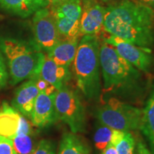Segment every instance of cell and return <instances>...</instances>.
Instances as JSON below:
<instances>
[{
	"label": "cell",
	"instance_id": "cell-28",
	"mask_svg": "<svg viewBox=\"0 0 154 154\" xmlns=\"http://www.w3.org/2000/svg\"><path fill=\"white\" fill-rule=\"evenodd\" d=\"M103 153L104 154H118L116 147L111 143L108 144L106 147L103 149Z\"/></svg>",
	"mask_w": 154,
	"mask_h": 154
},
{
	"label": "cell",
	"instance_id": "cell-1",
	"mask_svg": "<svg viewBox=\"0 0 154 154\" xmlns=\"http://www.w3.org/2000/svg\"><path fill=\"white\" fill-rule=\"evenodd\" d=\"M103 30L151 49L154 44V11L134 0H122L106 8Z\"/></svg>",
	"mask_w": 154,
	"mask_h": 154
},
{
	"label": "cell",
	"instance_id": "cell-13",
	"mask_svg": "<svg viewBox=\"0 0 154 154\" xmlns=\"http://www.w3.org/2000/svg\"><path fill=\"white\" fill-rule=\"evenodd\" d=\"M49 5V0H0V8L22 18L32 16Z\"/></svg>",
	"mask_w": 154,
	"mask_h": 154
},
{
	"label": "cell",
	"instance_id": "cell-11",
	"mask_svg": "<svg viewBox=\"0 0 154 154\" xmlns=\"http://www.w3.org/2000/svg\"><path fill=\"white\" fill-rule=\"evenodd\" d=\"M56 92L52 94L39 92L38 94L30 116L34 126L44 128L57 120L54 109Z\"/></svg>",
	"mask_w": 154,
	"mask_h": 154
},
{
	"label": "cell",
	"instance_id": "cell-26",
	"mask_svg": "<svg viewBox=\"0 0 154 154\" xmlns=\"http://www.w3.org/2000/svg\"><path fill=\"white\" fill-rule=\"evenodd\" d=\"M32 133V128L29 123L26 120V119L22 116L21 119V124L18 134H31Z\"/></svg>",
	"mask_w": 154,
	"mask_h": 154
},
{
	"label": "cell",
	"instance_id": "cell-24",
	"mask_svg": "<svg viewBox=\"0 0 154 154\" xmlns=\"http://www.w3.org/2000/svg\"><path fill=\"white\" fill-rule=\"evenodd\" d=\"M0 154H17L12 140L7 138H0Z\"/></svg>",
	"mask_w": 154,
	"mask_h": 154
},
{
	"label": "cell",
	"instance_id": "cell-20",
	"mask_svg": "<svg viewBox=\"0 0 154 154\" xmlns=\"http://www.w3.org/2000/svg\"><path fill=\"white\" fill-rule=\"evenodd\" d=\"M113 129L104 125L101 124L96 128L94 140L96 149L103 151L106 146L110 143Z\"/></svg>",
	"mask_w": 154,
	"mask_h": 154
},
{
	"label": "cell",
	"instance_id": "cell-18",
	"mask_svg": "<svg viewBox=\"0 0 154 154\" xmlns=\"http://www.w3.org/2000/svg\"><path fill=\"white\" fill-rule=\"evenodd\" d=\"M140 129L149 140L151 153L154 154V88L142 111Z\"/></svg>",
	"mask_w": 154,
	"mask_h": 154
},
{
	"label": "cell",
	"instance_id": "cell-32",
	"mask_svg": "<svg viewBox=\"0 0 154 154\" xmlns=\"http://www.w3.org/2000/svg\"><path fill=\"white\" fill-rule=\"evenodd\" d=\"M101 154H104V153H103V152H102V153H101Z\"/></svg>",
	"mask_w": 154,
	"mask_h": 154
},
{
	"label": "cell",
	"instance_id": "cell-25",
	"mask_svg": "<svg viewBox=\"0 0 154 154\" xmlns=\"http://www.w3.org/2000/svg\"><path fill=\"white\" fill-rule=\"evenodd\" d=\"M125 135L124 131H121L119 130H113L111 134V137L110 143L113 146H116L119 143V142L123 139Z\"/></svg>",
	"mask_w": 154,
	"mask_h": 154
},
{
	"label": "cell",
	"instance_id": "cell-3",
	"mask_svg": "<svg viewBox=\"0 0 154 154\" xmlns=\"http://www.w3.org/2000/svg\"><path fill=\"white\" fill-rule=\"evenodd\" d=\"M99 49L98 36H83L73 62L77 86L91 100L97 99L101 93Z\"/></svg>",
	"mask_w": 154,
	"mask_h": 154
},
{
	"label": "cell",
	"instance_id": "cell-6",
	"mask_svg": "<svg viewBox=\"0 0 154 154\" xmlns=\"http://www.w3.org/2000/svg\"><path fill=\"white\" fill-rule=\"evenodd\" d=\"M54 109L56 119L68 125L73 134L85 132L84 108L77 94L66 86L56 92Z\"/></svg>",
	"mask_w": 154,
	"mask_h": 154
},
{
	"label": "cell",
	"instance_id": "cell-10",
	"mask_svg": "<svg viewBox=\"0 0 154 154\" xmlns=\"http://www.w3.org/2000/svg\"><path fill=\"white\" fill-rule=\"evenodd\" d=\"M106 7L96 0H84L80 19L81 36L96 35L103 29Z\"/></svg>",
	"mask_w": 154,
	"mask_h": 154
},
{
	"label": "cell",
	"instance_id": "cell-5",
	"mask_svg": "<svg viewBox=\"0 0 154 154\" xmlns=\"http://www.w3.org/2000/svg\"><path fill=\"white\" fill-rule=\"evenodd\" d=\"M142 111L116 98H111L106 104L99 108L96 115L101 124L113 130L129 132L140 129Z\"/></svg>",
	"mask_w": 154,
	"mask_h": 154
},
{
	"label": "cell",
	"instance_id": "cell-19",
	"mask_svg": "<svg viewBox=\"0 0 154 154\" xmlns=\"http://www.w3.org/2000/svg\"><path fill=\"white\" fill-rule=\"evenodd\" d=\"M11 140L17 154H31L34 149V142L30 134H17Z\"/></svg>",
	"mask_w": 154,
	"mask_h": 154
},
{
	"label": "cell",
	"instance_id": "cell-12",
	"mask_svg": "<svg viewBox=\"0 0 154 154\" xmlns=\"http://www.w3.org/2000/svg\"><path fill=\"white\" fill-rule=\"evenodd\" d=\"M39 94L34 79H29L16 90L13 106L24 116L30 118L34 103L38 94Z\"/></svg>",
	"mask_w": 154,
	"mask_h": 154
},
{
	"label": "cell",
	"instance_id": "cell-8",
	"mask_svg": "<svg viewBox=\"0 0 154 154\" xmlns=\"http://www.w3.org/2000/svg\"><path fill=\"white\" fill-rule=\"evenodd\" d=\"M32 28L36 44L41 50L50 51L61 39L55 19L47 7L33 14Z\"/></svg>",
	"mask_w": 154,
	"mask_h": 154
},
{
	"label": "cell",
	"instance_id": "cell-14",
	"mask_svg": "<svg viewBox=\"0 0 154 154\" xmlns=\"http://www.w3.org/2000/svg\"><path fill=\"white\" fill-rule=\"evenodd\" d=\"M39 76L52 85L58 91L65 86L70 79L71 74L68 67L57 64L52 59L46 56Z\"/></svg>",
	"mask_w": 154,
	"mask_h": 154
},
{
	"label": "cell",
	"instance_id": "cell-17",
	"mask_svg": "<svg viewBox=\"0 0 154 154\" xmlns=\"http://www.w3.org/2000/svg\"><path fill=\"white\" fill-rule=\"evenodd\" d=\"M58 154H91L85 140L73 133H66L61 138Z\"/></svg>",
	"mask_w": 154,
	"mask_h": 154
},
{
	"label": "cell",
	"instance_id": "cell-29",
	"mask_svg": "<svg viewBox=\"0 0 154 154\" xmlns=\"http://www.w3.org/2000/svg\"><path fill=\"white\" fill-rule=\"evenodd\" d=\"M136 2L151 8L154 11V0H134Z\"/></svg>",
	"mask_w": 154,
	"mask_h": 154
},
{
	"label": "cell",
	"instance_id": "cell-15",
	"mask_svg": "<svg viewBox=\"0 0 154 154\" xmlns=\"http://www.w3.org/2000/svg\"><path fill=\"white\" fill-rule=\"evenodd\" d=\"M79 38L60 39L47 52V57L60 66L68 67L74 62Z\"/></svg>",
	"mask_w": 154,
	"mask_h": 154
},
{
	"label": "cell",
	"instance_id": "cell-21",
	"mask_svg": "<svg viewBox=\"0 0 154 154\" xmlns=\"http://www.w3.org/2000/svg\"><path fill=\"white\" fill-rule=\"evenodd\" d=\"M116 147L118 154H135L136 140L130 132H125L123 139Z\"/></svg>",
	"mask_w": 154,
	"mask_h": 154
},
{
	"label": "cell",
	"instance_id": "cell-16",
	"mask_svg": "<svg viewBox=\"0 0 154 154\" xmlns=\"http://www.w3.org/2000/svg\"><path fill=\"white\" fill-rule=\"evenodd\" d=\"M22 116L16 109L4 102L0 108V136L12 139L18 134Z\"/></svg>",
	"mask_w": 154,
	"mask_h": 154
},
{
	"label": "cell",
	"instance_id": "cell-30",
	"mask_svg": "<svg viewBox=\"0 0 154 154\" xmlns=\"http://www.w3.org/2000/svg\"><path fill=\"white\" fill-rule=\"evenodd\" d=\"M50 4L51 5H58V4H61L62 2H64L68 1V0H49Z\"/></svg>",
	"mask_w": 154,
	"mask_h": 154
},
{
	"label": "cell",
	"instance_id": "cell-27",
	"mask_svg": "<svg viewBox=\"0 0 154 154\" xmlns=\"http://www.w3.org/2000/svg\"><path fill=\"white\" fill-rule=\"evenodd\" d=\"M135 154H152V153L149 151L146 144L143 141L140 140L136 146Z\"/></svg>",
	"mask_w": 154,
	"mask_h": 154
},
{
	"label": "cell",
	"instance_id": "cell-23",
	"mask_svg": "<svg viewBox=\"0 0 154 154\" xmlns=\"http://www.w3.org/2000/svg\"><path fill=\"white\" fill-rule=\"evenodd\" d=\"M9 80V74L7 70V66L4 57L0 50V90L7 86Z\"/></svg>",
	"mask_w": 154,
	"mask_h": 154
},
{
	"label": "cell",
	"instance_id": "cell-9",
	"mask_svg": "<svg viewBox=\"0 0 154 154\" xmlns=\"http://www.w3.org/2000/svg\"><path fill=\"white\" fill-rule=\"evenodd\" d=\"M103 42L113 46L121 57L138 70L148 73L153 66L154 59L151 54V49L138 47L126 40L110 34L104 38Z\"/></svg>",
	"mask_w": 154,
	"mask_h": 154
},
{
	"label": "cell",
	"instance_id": "cell-4",
	"mask_svg": "<svg viewBox=\"0 0 154 154\" xmlns=\"http://www.w3.org/2000/svg\"><path fill=\"white\" fill-rule=\"evenodd\" d=\"M99 60L106 92L128 88L139 80L140 71L121 57L113 46L104 42L100 44Z\"/></svg>",
	"mask_w": 154,
	"mask_h": 154
},
{
	"label": "cell",
	"instance_id": "cell-22",
	"mask_svg": "<svg viewBox=\"0 0 154 154\" xmlns=\"http://www.w3.org/2000/svg\"><path fill=\"white\" fill-rule=\"evenodd\" d=\"M31 154H56L55 146L51 140H42Z\"/></svg>",
	"mask_w": 154,
	"mask_h": 154
},
{
	"label": "cell",
	"instance_id": "cell-7",
	"mask_svg": "<svg viewBox=\"0 0 154 154\" xmlns=\"http://www.w3.org/2000/svg\"><path fill=\"white\" fill-rule=\"evenodd\" d=\"M55 19L61 39L80 38V19L82 10L81 0H68L49 9Z\"/></svg>",
	"mask_w": 154,
	"mask_h": 154
},
{
	"label": "cell",
	"instance_id": "cell-2",
	"mask_svg": "<svg viewBox=\"0 0 154 154\" xmlns=\"http://www.w3.org/2000/svg\"><path fill=\"white\" fill-rule=\"evenodd\" d=\"M0 49L7 59L11 85L39 76L46 56L37 44L6 38L0 41Z\"/></svg>",
	"mask_w": 154,
	"mask_h": 154
},
{
	"label": "cell",
	"instance_id": "cell-33",
	"mask_svg": "<svg viewBox=\"0 0 154 154\" xmlns=\"http://www.w3.org/2000/svg\"><path fill=\"white\" fill-rule=\"evenodd\" d=\"M0 138H1V136H0Z\"/></svg>",
	"mask_w": 154,
	"mask_h": 154
},
{
	"label": "cell",
	"instance_id": "cell-31",
	"mask_svg": "<svg viewBox=\"0 0 154 154\" xmlns=\"http://www.w3.org/2000/svg\"><path fill=\"white\" fill-rule=\"evenodd\" d=\"M101 1L105 3H109V2H114L116 0H101Z\"/></svg>",
	"mask_w": 154,
	"mask_h": 154
}]
</instances>
